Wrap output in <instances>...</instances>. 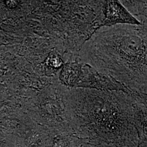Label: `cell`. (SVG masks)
Listing matches in <instances>:
<instances>
[{
    "label": "cell",
    "instance_id": "obj_3",
    "mask_svg": "<svg viewBox=\"0 0 147 147\" xmlns=\"http://www.w3.org/2000/svg\"><path fill=\"white\" fill-rule=\"evenodd\" d=\"M78 83L86 87L104 91H120L131 93V90L119 81L105 73L98 72L88 65L81 66Z\"/></svg>",
    "mask_w": 147,
    "mask_h": 147
},
{
    "label": "cell",
    "instance_id": "obj_6",
    "mask_svg": "<svg viewBox=\"0 0 147 147\" xmlns=\"http://www.w3.org/2000/svg\"><path fill=\"white\" fill-rule=\"evenodd\" d=\"M131 94L143 106L145 116L144 130L147 134V93L131 90Z\"/></svg>",
    "mask_w": 147,
    "mask_h": 147
},
{
    "label": "cell",
    "instance_id": "obj_2",
    "mask_svg": "<svg viewBox=\"0 0 147 147\" xmlns=\"http://www.w3.org/2000/svg\"><path fill=\"white\" fill-rule=\"evenodd\" d=\"M86 54L100 72L131 90L147 93V30L144 25L109 27L92 40Z\"/></svg>",
    "mask_w": 147,
    "mask_h": 147
},
{
    "label": "cell",
    "instance_id": "obj_7",
    "mask_svg": "<svg viewBox=\"0 0 147 147\" xmlns=\"http://www.w3.org/2000/svg\"><path fill=\"white\" fill-rule=\"evenodd\" d=\"M137 147H147V141L138 142Z\"/></svg>",
    "mask_w": 147,
    "mask_h": 147
},
{
    "label": "cell",
    "instance_id": "obj_4",
    "mask_svg": "<svg viewBox=\"0 0 147 147\" xmlns=\"http://www.w3.org/2000/svg\"><path fill=\"white\" fill-rule=\"evenodd\" d=\"M101 26L145 25L132 16L119 1H102Z\"/></svg>",
    "mask_w": 147,
    "mask_h": 147
},
{
    "label": "cell",
    "instance_id": "obj_8",
    "mask_svg": "<svg viewBox=\"0 0 147 147\" xmlns=\"http://www.w3.org/2000/svg\"><path fill=\"white\" fill-rule=\"evenodd\" d=\"M144 28L147 30V25H146V24L144 25Z\"/></svg>",
    "mask_w": 147,
    "mask_h": 147
},
{
    "label": "cell",
    "instance_id": "obj_1",
    "mask_svg": "<svg viewBox=\"0 0 147 147\" xmlns=\"http://www.w3.org/2000/svg\"><path fill=\"white\" fill-rule=\"evenodd\" d=\"M77 105L80 131L89 143L111 147H137L139 104L131 93L84 91Z\"/></svg>",
    "mask_w": 147,
    "mask_h": 147
},
{
    "label": "cell",
    "instance_id": "obj_5",
    "mask_svg": "<svg viewBox=\"0 0 147 147\" xmlns=\"http://www.w3.org/2000/svg\"><path fill=\"white\" fill-rule=\"evenodd\" d=\"M128 11L135 17L142 16L147 19V1H121Z\"/></svg>",
    "mask_w": 147,
    "mask_h": 147
}]
</instances>
